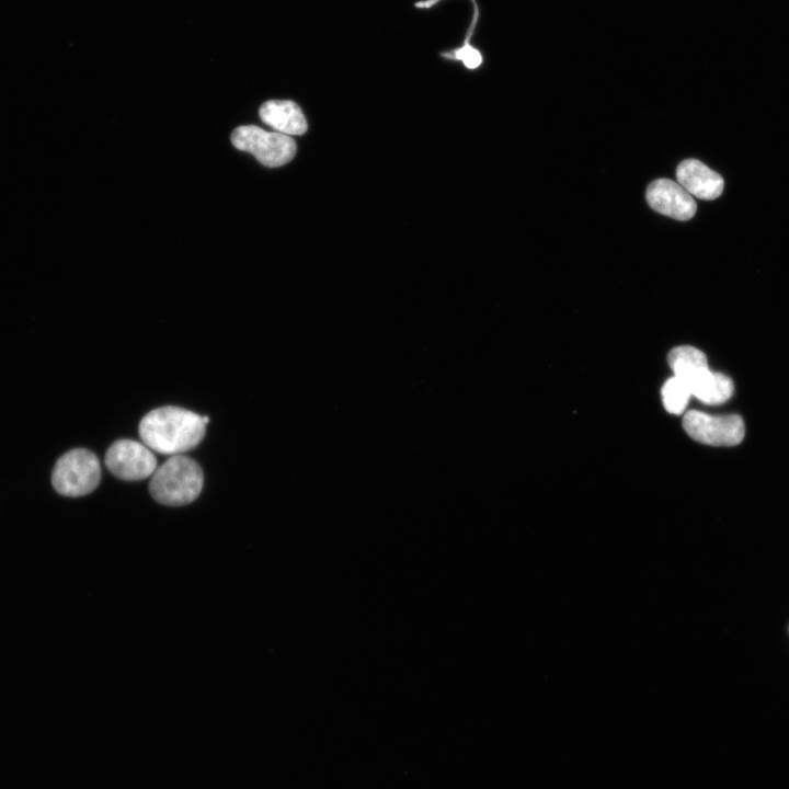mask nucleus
Here are the masks:
<instances>
[{
    "label": "nucleus",
    "mask_w": 789,
    "mask_h": 789,
    "mask_svg": "<svg viewBox=\"0 0 789 789\" xmlns=\"http://www.w3.org/2000/svg\"><path fill=\"white\" fill-rule=\"evenodd\" d=\"M203 470L192 458L172 455L152 473L149 491L163 505L181 506L193 502L201 493Z\"/></svg>",
    "instance_id": "nucleus-2"
},
{
    "label": "nucleus",
    "mask_w": 789,
    "mask_h": 789,
    "mask_svg": "<svg viewBox=\"0 0 789 789\" xmlns=\"http://www.w3.org/2000/svg\"><path fill=\"white\" fill-rule=\"evenodd\" d=\"M645 197L652 209L677 220L690 219L697 209L693 196L681 184L668 179L651 182Z\"/></svg>",
    "instance_id": "nucleus-7"
},
{
    "label": "nucleus",
    "mask_w": 789,
    "mask_h": 789,
    "mask_svg": "<svg viewBox=\"0 0 789 789\" xmlns=\"http://www.w3.org/2000/svg\"><path fill=\"white\" fill-rule=\"evenodd\" d=\"M691 396L708 404L725 402L733 393L732 380L720 373L708 368L696 375L688 384Z\"/></svg>",
    "instance_id": "nucleus-10"
},
{
    "label": "nucleus",
    "mask_w": 789,
    "mask_h": 789,
    "mask_svg": "<svg viewBox=\"0 0 789 789\" xmlns=\"http://www.w3.org/2000/svg\"><path fill=\"white\" fill-rule=\"evenodd\" d=\"M661 393L664 408L673 414L683 413L691 396L688 385L676 376L666 380Z\"/></svg>",
    "instance_id": "nucleus-12"
},
{
    "label": "nucleus",
    "mask_w": 789,
    "mask_h": 789,
    "mask_svg": "<svg viewBox=\"0 0 789 789\" xmlns=\"http://www.w3.org/2000/svg\"><path fill=\"white\" fill-rule=\"evenodd\" d=\"M667 362L674 376L687 385L704 369L708 368L706 355L693 346H677L667 356Z\"/></svg>",
    "instance_id": "nucleus-11"
},
{
    "label": "nucleus",
    "mask_w": 789,
    "mask_h": 789,
    "mask_svg": "<svg viewBox=\"0 0 789 789\" xmlns=\"http://www.w3.org/2000/svg\"><path fill=\"white\" fill-rule=\"evenodd\" d=\"M100 480V462L92 451L84 448L71 449L59 457L52 473L55 490L72 498L91 493Z\"/></svg>",
    "instance_id": "nucleus-3"
},
{
    "label": "nucleus",
    "mask_w": 789,
    "mask_h": 789,
    "mask_svg": "<svg viewBox=\"0 0 789 789\" xmlns=\"http://www.w3.org/2000/svg\"><path fill=\"white\" fill-rule=\"evenodd\" d=\"M203 416L178 408L162 407L147 413L139 423V436L149 448L179 455L196 447L205 435Z\"/></svg>",
    "instance_id": "nucleus-1"
},
{
    "label": "nucleus",
    "mask_w": 789,
    "mask_h": 789,
    "mask_svg": "<svg viewBox=\"0 0 789 789\" xmlns=\"http://www.w3.org/2000/svg\"><path fill=\"white\" fill-rule=\"evenodd\" d=\"M104 460L107 469L125 481L146 479L157 469V459L148 446L132 439L114 442Z\"/></svg>",
    "instance_id": "nucleus-6"
},
{
    "label": "nucleus",
    "mask_w": 789,
    "mask_h": 789,
    "mask_svg": "<svg viewBox=\"0 0 789 789\" xmlns=\"http://www.w3.org/2000/svg\"><path fill=\"white\" fill-rule=\"evenodd\" d=\"M683 426L695 441L713 446H733L741 443L745 427L740 415H709L700 411H688Z\"/></svg>",
    "instance_id": "nucleus-5"
},
{
    "label": "nucleus",
    "mask_w": 789,
    "mask_h": 789,
    "mask_svg": "<svg viewBox=\"0 0 789 789\" xmlns=\"http://www.w3.org/2000/svg\"><path fill=\"white\" fill-rule=\"evenodd\" d=\"M260 117L266 125L284 135H302L307 121L300 107L293 101L273 100L260 107Z\"/></svg>",
    "instance_id": "nucleus-9"
},
{
    "label": "nucleus",
    "mask_w": 789,
    "mask_h": 789,
    "mask_svg": "<svg viewBox=\"0 0 789 789\" xmlns=\"http://www.w3.org/2000/svg\"><path fill=\"white\" fill-rule=\"evenodd\" d=\"M230 138L237 149L250 152L260 163L272 168L288 163L297 149L290 136L254 125L237 127Z\"/></svg>",
    "instance_id": "nucleus-4"
},
{
    "label": "nucleus",
    "mask_w": 789,
    "mask_h": 789,
    "mask_svg": "<svg viewBox=\"0 0 789 789\" xmlns=\"http://www.w3.org/2000/svg\"><path fill=\"white\" fill-rule=\"evenodd\" d=\"M203 421H204L205 424H207L208 421H209V418H208V416H203Z\"/></svg>",
    "instance_id": "nucleus-13"
},
{
    "label": "nucleus",
    "mask_w": 789,
    "mask_h": 789,
    "mask_svg": "<svg viewBox=\"0 0 789 789\" xmlns=\"http://www.w3.org/2000/svg\"><path fill=\"white\" fill-rule=\"evenodd\" d=\"M676 179L691 196L712 201L722 194V176L696 159L682 161L676 169Z\"/></svg>",
    "instance_id": "nucleus-8"
}]
</instances>
